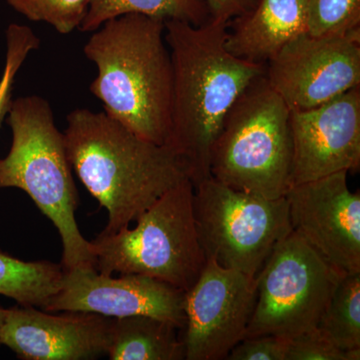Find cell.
<instances>
[{
	"mask_svg": "<svg viewBox=\"0 0 360 360\" xmlns=\"http://www.w3.org/2000/svg\"><path fill=\"white\" fill-rule=\"evenodd\" d=\"M290 110L264 75L225 115L210 153V176L225 186L276 200L290 187Z\"/></svg>",
	"mask_w": 360,
	"mask_h": 360,
	"instance_id": "5",
	"label": "cell"
},
{
	"mask_svg": "<svg viewBox=\"0 0 360 360\" xmlns=\"http://www.w3.org/2000/svg\"><path fill=\"white\" fill-rule=\"evenodd\" d=\"M40 46L39 37L26 25L11 23L6 30V56L0 78V127L13 101L14 82L21 66Z\"/></svg>",
	"mask_w": 360,
	"mask_h": 360,
	"instance_id": "22",
	"label": "cell"
},
{
	"mask_svg": "<svg viewBox=\"0 0 360 360\" xmlns=\"http://www.w3.org/2000/svg\"><path fill=\"white\" fill-rule=\"evenodd\" d=\"M210 18L229 23L236 16L246 13L255 0H205Z\"/></svg>",
	"mask_w": 360,
	"mask_h": 360,
	"instance_id": "25",
	"label": "cell"
},
{
	"mask_svg": "<svg viewBox=\"0 0 360 360\" xmlns=\"http://www.w3.org/2000/svg\"><path fill=\"white\" fill-rule=\"evenodd\" d=\"M345 274L295 231L281 239L257 274V296L245 338L290 340L314 330Z\"/></svg>",
	"mask_w": 360,
	"mask_h": 360,
	"instance_id": "8",
	"label": "cell"
},
{
	"mask_svg": "<svg viewBox=\"0 0 360 360\" xmlns=\"http://www.w3.org/2000/svg\"><path fill=\"white\" fill-rule=\"evenodd\" d=\"M63 132L71 167L108 212L101 233L129 227L168 189L186 179L167 146L146 141L110 116L71 111Z\"/></svg>",
	"mask_w": 360,
	"mask_h": 360,
	"instance_id": "2",
	"label": "cell"
},
{
	"mask_svg": "<svg viewBox=\"0 0 360 360\" xmlns=\"http://www.w3.org/2000/svg\"><path fill=\"white\" fill-rule=\"evenodd\" d=\"M7 123L13 143L8 155L0 158V188L25 191L51 220L63 240V269L94 267L91 243L75 219L77 186L51 104L39 96L13 99Z\"/></svg>",
	"mask_w": 360,
	"mask_h": 360,
	"instance_id": "4",
	"label": "cell"
},
{
	"mask_svg": "<svg viewBox=\"0 0 360 360\" xmlns=\"http://www.w3.org/2000/svg\"><path fill=\"white\" fill-rule=\"evenodd\" d=\"M290 186L360 167V86L307 110H290Z\"/></svg>",
	"mask_w": 360,
	"mask_h": 360,
	"instance_id": "13",
	"label": "cell"
},
{
	"mask_svg": "<svg viewBox=\"0 0 360 360\" xmlns=\"http://www.w3.org/2000/svg\"><path fill=\"white\" fill-rule=\"evenodd\" d=\"M84 52L96 66L89 90L104 112L142 139L165 146L174 66L165 21L141 14L118 16L94 32Z\"/></svg>",
	"mask_w": 360,
	"mask_h": 360,
	"instance_id": "3",
	"label": "cell"
},
{
	"mask_svg": "<svg viewBox=\"0 0 360 360\" xmlns=\"http://www.w3.org/2000/svg\"><path fill=\"white\" fill-rule=\"evenodd\" d=\"M184 296L186 291L141 274L113 277L96 267L63 269L60 288L42 310L91 312L110 319L148 315L184 330Z\"/></svg>",
	"mask_w": 360,
	"mask_h": 360,
	"instance_id": "12",
	"label": "cell"
},
{
	"mask_svg": "<svg viewBox=\"0 0 360 360\" xmlns=\"http://www.w3.org/2000/svg\"><path fill=\"white\" fill-rule=\"evenodd\" d=\"M314 329L340 349L360 347V272L340 279Z\"/></svg>",
	"mask_w": 360,
	"mask_h": 360,
	"instance_id": "19",
	"label": "cell"
},
{
	"mask_svg": "<svg viewBox=\"0 0 360 360\" xmlns=\"http://www.w3.org/2000/svg\"><path fill=\"white\" fill-rule=\"evenodd\" d=\"M347 174L295 184L284 195L292 231L345 274L360 272V194L350 191Z\"/></svg>",
	"mask_w": 360,
	"mask_h": 360,
	"instance_id": "11",
	"label": "cell"
},
{
	"mask_svg": "<svg viewBox=\"0 0 360 360\" xmlns=\"http://www.w3.org/2000/svg\"><path fill=\"white\" fill-rule=\"evenodd\" d=\"M307 33V0H255L227 25V49L265 65L284 45Z\"/></svg>",
	"mask_w": 360,
	"mask_h": 360,
	"instance_id": "15",
	"label": "cell"
},
{
	"mask_svg": "<svg viewBox=\"0 0 360 360\" xmlns=\"http://www.w3.org/2000/svg\"><path fill=\"white\" fill-rule=\"evenodd\" d=\"M360 30V0H307V33L343 37Z\"/></svg>",
	"mask_w": 360,
	"mask_h": 360,
	"instance_id": "20",
	"label": "cell"
},
{
	"mask_svg": "<svg viewBox=\"0 0 360 360\" xmlns=\"http://www.w3.org/2000/svg\"><path fill=\"white\" fill-rule=\"evenodd\" d=\"M4 309H1V307H0V329H1L2 321H4ZM0 345H1V343H0Z\"/></svg>",
	"mask_w": 360,
	"mask_h": 360,
	"instance_id": "26",
	"label": "cell"
},
{
	"mask_svg": "<svg viewBox=\"0 0 360 360\" xmlns=\"http://www.w3.org/2000/svg\"><path fill=\"white\" fill-rule=\"evenodd\" d=\"M193 213L205 257L252 277L292 231L285 196L270 200L212 176L194 186Z\"/></svg>",
	"mask_w": 360,
	"mask_h": 360,
	"instance_id": "7",
	"label": "cell"
},
{
	"mask_svg": "<svg viewBox=\"0 0 360 360\" xmlns=\"http://www.w3.org/2000/svg\"><path fill=\"white\" fill-rule=\"evenodd\" d=\"M63 276L61 264L25 262L0 250V295L22 307L44 309L60 288Z\"/></svg>",
	"mask_w": 360,
	"mask_h": 360,
	"instance_id": "18",
	"label": "cell"
},
{
	"mask_svg": "<svg viewBox=\"0 0 360 360\" xmlns=\"http://www.w3.org/2000/svg\"><path fill=\"white\" fill-rule=\"evenodd\" d=\"M264 77L290 110H307L360 86V30L343 37L303 33L265 63Z\"/></svg>",
	"mask_w": 360,
	"mask_h": 360,
	"instance_id": "10",
	"label": "cell"
},
{
	"mask_svg": "<svg viewBox=\"0 0 360 360\" xmlns=\"http://www.w3.org/2000/svg\"><path fill=\"white\" fill-rule=\"evenodd\" d=\"M16 13L28 20L45 22L60 34L78 30L90 0H6Z\"/></svg>",
	"mask_w": 360,
	"mask_h": 360,
	"instance_id": "21",
	"label": "cell"
},
{
	"mask_svg": "<svg viewBox=\"0 0 360 360\" xmlns=\"http://www.w3.org/2000/svg\"><path fill=\"white\" fill-rule=\"evenodd\" d=\"M360 347L343 350L314 330L290 340L286 360H359Z\"/></svg>",
	"mask_w": 360,
	"mask_h": 360,
	"instance_id": "23",
	"label": "cell"
},
{
	"mask_svg": "<svg viewBox=\"0 0 360 360\" xmlns=\"http://www.w3.org/2000/svg\"><path fill=\"white\" fill-rule=\"evenodd\" d=\"M165 40L174 66L172 122L167 144L193 187L210 177V153L225 115L265 65L227 49L229 23L210 18L195 26L167 20Z\"/></svg>",
	"mask_w": 360,
	"mask_h": 360,
	"instance_id": "1",
	"label": "cell"
},
{
	"mask_svg": "<svg viewBox=\"0 0 360 360\" xmlns=\"http://www.w3.org/2000/svg\"><path fill=\"white\" fill-rule=\"evenodd\" d=\"M257 296V277L206 257L198 281L184 296V359H226L245 338Z\"/></svg>",
	"mask_w": 360,
	"mask_h": 360,
	"instance_id": "9",
	"label": "cell"
},
{
	"mask_svg": "<svg viewBox=\"0 0 360 360\" xmlns=\"http://www.w3.org/2000/svg\"><path fill=\"white\" fill-rule=\"evenodd\" d=\"M179 330L148 315L112 319L106 354L111 360H182L186 352Z\"/></svg>",
	"mask_w": 360,
	"mask_h": 360,
	"instance_id": "16",
	"label": "cell"
},
{
	"mask_svg": "<svg viewBox=\"0 0 360 360\" xmlns=\"http://www.w3.org/2000/svg\"><path fill=\"white\" fill-rule=\"evenodd\" d=\"M34 307L4 309L0 343L25 360H89L106 354L110 317Z\"/></svg>",
	"mask_w": 360,
	"mask_h": 360,
	"instance_id": "14",
	"label": "cell"
},
{
	"mask_svg": "<svg viewBox=\"0 0 360 360\" xmlns=\"http://www.w3.org/2000/svg\"><path fill=\"white\" fill-rule=\"evenodd\" d=\"M290 340L262 335L245 338L232 348L229 360H286Z\"/></svg>",
	"mask_w": 360,
	"mask_h": 360,
	"instance_id": "24",
	"label": "cell"
},
{
	"mask_svg": "<svg viewBox=\"0 0 360 360\" xmlns=\"http://www.w3.org/2000/svg\"><path fill=\"white\" fill-rule=\"evenodd\" d=\"M125 14H141L163 21H184L195 26L210 18L205 0H90L78 30L94 32L106 21Z\"/></svg>",
	"mask_w": 360,
	"mask_h": 360,
	"instance_id": "17",
	"label": "cell"
},
{
	"mask_svg": "<svg viewBox=\"0 0 360 360\" xmlns=\"http://www.w3.org/2000/svg\"><path fill=\"white\" fill-rule=\"evenodd\" d=\"M193 193L186 177L141 213L134 229L101 233L90 241L97 271L153 277L186 292L206 262L194 219Z\"/></svg>",
	"mask_w": 360,
	"mask_h": 360,
	"instance_id": "6",
	"label": "cell"
}]
</instances>
